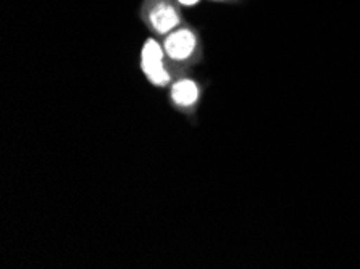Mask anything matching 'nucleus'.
I'll return each instance as SVG.
<instances>
[{"mask_svg": "<svg viewBox=\"0 0 360 269\" xmlns=\"http://www.w3.org/2000/svg\"><path fill=\"white\" fill-rule=\"evenodd\" d=\"M144 18L157 34H170L181 23V15L172 0H147L144 4Z\"/></svg>", "mask_w": 360, "mask_h": 269, "instance_id": "f257e3e1", "label": "nucleus"}, {"mask_svg": "<svg viewBox=\"0 0 360 269\" xmlns=\"http://www.w3.org/2000/svg\"><path fill=\"white\" fill-rule=\"evenodd\" d=\"M141 67L147 79L154 82L155 86H165L170 81V74L163 67V48L155 39H149L144 44L143 53H141Z\"/></svg>", "mask_w": 360, "mask_h": 269, "instance_id": "f03ea898", "label": "nucleus"}, {"mask_svg": "<svg viewBox=\"0 0 360 269\" xmlns=\"http://www.w3.org/2000/svg\"><path fill=\"white\" fill-rule=\"evenodd\" d=\"M214 2H226V0H214Z\"/></svg>", "mask_w": 360, "mask_h": 269, "instance_id": "423d86ee", "label": "nucleus"}, {"mask_svg": "<svg viewBox=\"0 0 360 269\" xmlns=\"http://www.w3.org/2000/svg\"><path fill=\"white\" fill-rule=\"evenodd\" d=\"M176 2L184 5V7H193V5L199 4V0H176Z\"/></svg>", "mask_w": 360, "mask_h": 269, "instance_id": "39448f33", "label": "nucleus"}, {"mask_svg": "<svg viewBox=\"0 0 360 269\" xmlns=\"http://www.w3.org/2000/svg\"><path fill=\"white\" fill-rule=\"evenodd\" d=\"M172 97H173L174 103L179 107L194 105V103L198 102V97H199L198 86H195L194 82L189 79L178 81L172 89Z\"/></svg>", "mask_w": 360, "mask_h": 269, "instance_id": "20e7f679", "label": "nucleus"}, {"mask_svg": "<svg viewBox=\"0 0 360 269\" xmlns=\"http://www.w3.org/2000/svg\"><path fill=\"white\" fill-rule=\"evenodd\" d=\"M163 47H165V53L168 57L181 62V60L193 57L195 47H198V37L189 27H176L170 34H167Z\"/></svg>", "mask_w": 360, "mask_h": 269, "instance_id": "7ed1b4c3", "label": "nucleus"}]
</instances>
